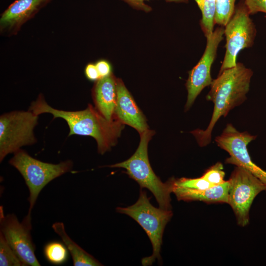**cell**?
<instances>
[{
    "label": "cell",
    "mask_w": 266,
    "mask_h": 266,
    "mask_svg": "<svg viewBox=\"0 0 266 266\" xmlns=\"http://www.w3.org/2000/svg\"><path fill=\"white\" fill-rule=\"evenodd\" d=\"M154 134V131L149 129L140 133L139 146L129 159L107 166L125 168L126 172L139 184L141 189L145 188L152 192L159 207L171 210L170 195L172 193L173 178L163 183L153 171L148 159V143Z\"/></svg>",
    "instance_id": "obj_3"
},
{
    "label": "cell",
    "mask_w": 266,
    "mask_h": 266,
    "mask_svg": "<svg viewBox=\"0 0 266 266\" xmlns=\"http://www.w3.org/2000/svg\"><path fill=\"white\" fill-rule=\"evenodd\" d=\"M256 137L248 132H240L233 125L228 124L215 141L220 148L229 153L230 157L226 159V164L244 168L266 186V171L252 161L248 151V144Z\"/></svg>",
    "instance_id": "obj_10"
},
{
    "label": "cell",
    "mask_w": 266,
    "mask_h": 266,
    "mask_svg": "<svg viewBox=\"0 0 266 266\" xmlns=\"http://www.w3.org/2000/svg\"><path fill=\"white\" fill-rule=\"evenodd\" d=\"M236 0H215L214 24L225 27L234 11Z\"/></svg>",
    "instance_id": "obj_18"
},
{
    "label": "cell",
    "mask_w": 266,
    "mask_h": 266,
    "mask_svg": "<svg viewBox=\"0 0 266 266\" xmlns=\"http://www.w3.org/2000/svg\"><path fill=\"white\" fill-rule=\"evenodd\" d=\"M31 229V217L26 215L20 222L14 214L5 215L3 206H0V232L24 266H40L34 253Z\"/></svg>",
    "instance_id": "obj_9"
},
{
    "label": "cell",
    "mask_w": 266,
    "mask_h": 266,
    "mask_svg": "<svg viewBox=\"0 0 266 266\" xmlns=\"http://www.w3.org/2000/svg\"><path fill=\"white\" fill-rule=\"evenodd\" d=\"M65 246L58 242H52L47 244L44 250L46 259L51 263L55 265L64 263L67 257V250Z\"/></svg>",
    "instance_id": "obj_20"
},
{
    "label": "cell",
    "mask_w": 266,
    "mask_h": 266,
    "mask_svg": "<svg viewBox=\"0 0 266 266\" xmlns=\"http://www.w3.org/2000/svg\"><path fill=\"white\" fill-rule=\"evenodd\" d=\"M117 101L114 116L124 124L129 125L140 134L148 128L145 116L122 80L116 79Z\"/></svg>",
    "instance_id": "obj_13"
},
{
    "label": "cell",
    "mask_w": 266,
    "mask_h": 266,
    "mask_svg": "<svg viewBox=\"0 0 266 266\" xmlns=\"http://www.w3.org/2000/svg\"><path fill=\"white\" fill-rule=\"evenodd\" d=\"M38 115L32 111L16 110L0 116V162L9 154L36 142L33 130Z\"/></svg>",
    "instance_id": "obj_6"
},
{
    "label": "cell",
    "mask_w": 266,
    "mask_h": 266,
    "mask_svg": "<svg viewBox=\"0 0 266 266\" xmlns=\"http://www.w3.org/2000/svg\"><path fill=\"white\" fill-rule=\"evenodd\" d=\"M128 3L134 9L143 10L146 12L152 10V8L145 3L144 1L148 0H122ZM166 2H188V0H165Z\"/></svg>",
    "instance_id": "obj_24"
},
{
    "label": "cell",
    "mask_w": 266,
    "mask_h": 266,
    "mask_svg": "<svg viewBox=\"0 0 266 266\" xmlns=\"http://www.w3.org/2000/svg\"><path fill=\"white\" fill-rule=\"evenodd\" d=\"M244 3L250 15L266 13V0H244Z\"/></svg>",
    "instance_id": "obj_23"
},
{
    "label": "cell",
    "mask_w": 266,
    "mask_h": 266,
    "mask_svg": "<svg viewBox=\"0 0 266 266\" xmlns=\"http://www.w3.org/2000/svg\"><path fill=\"white\" fill-rule=\"evenodd\" d=\"M253 74L250 68L237 63L235 66L225 69L213 80L206 96L208 101L214 103L210 122L205 130L197 129L192 132L200 146L210 143L212 132L218 120L245 100Z\"/></svg>",
    "instance_id": "obj_2"
},
{
    "label": "cell",
    "mask_w": 266,
    "mask_h": 266,
    "mask_svg": "<svg viewBox=\"0 0 266 266\" xmlns=\"http://www.w3.org/2000/svg\"><path fill=\"white\" fill-rule=\"evenodd\" d=\"M230 182L212 186L202 190H186L173 188L172 192L179 200L186 201H200L208 203H228Z\"/></svg>",
    "instance_id": "obj_15"
},
{
    "label": "cell",
    "mask_w": 266,
    "mask_h": 266,
    "mask_svg": "<svg viewBox=\"0 0 266 266\" xmlns=\"http://www.w3.org/2000/svg\"><path fill=\"white\" fill-rule=\"evenodd\" d=\"M54 232L60 236L71 256L74 266H100L102 265L92 255L88 253L66 233L62 222H56L52 225Z\"/></svg>",
    "instance_id": "obj_16"
},
{
    "label": "cell",
    "mask_w": 266,
    "mask_h": 266,
    "mask_svg": "<svg viewBox=\"0 0 266 266\" xmlns=\"http://www.w3.org/2000/svg\"><path fill=\"white\" fill-rule=\"evenodd\" d=\"M116 79L112 73L96 82L93 97L96 109L109 121L114 120L117 101Z\"/></svg>",
    "instance_id": "obj_14"
},
{
    "label": "cell",
    "mask_w": 266,
    "mask_h": 266,
    "mask_svg": "<svg viewBox=\"0 0 266 266\" xmlns=\"http://www.w3.org/2000/svg\"><path fill=\"white\" fill-rule=\"evenodd\" d=\"M86 78L92 81H97L100 78L95 64H88L85 68Z\"/></svg>",
    "instance_id": "obj_26"
},
{
    "label": "cell",
    "mask_w": 266,
    "mask_h": 266,
    "mask_svg": "<svg viewBox=\"0 0 266 266\" xmlns=\"http://www.w3.org/2000/svg\"><path fill=\"white\" fill-rule=\"evenodd\" d=\"M224 27H218L207 39L205 51L197 64L189 72L186 83L188 92L185 110H188L202 90L210 86L211 66L216 59L219 43L223 39Z\"/></svg>",
    "instance_id": "obj_11"
},
{
    "label": "cell",
    "mask_w": 266,
    "mask_h": 266,
    "mask_svg": "<svg viewBox=\"0 0 266 266\" xmlns=\"http://www.w3.org/2000/svg\"><path fill=\"white\" fill-rule=\"evenodd\" d=\"M228 203L237 224L245 227L249 222V211L255 198L266 191V186L244 168L236 166L230 179Z\"/></svg>",
    "instance_id": "obj_8"
},
{
    "label": "cell",
    "mask_w": 266,
    "mask_h": 266,
    "mask_svg": "<svg viewBox=\"0 0 266 266\" xmlns=\"http://www.w3.org/2000/svg\"><path fill=\"white\" fill-rule=\"evenodd\" d=\"M29 110L37 115L50 113L54 119H64L69 128L68 136L79 135L94 138L97 143L98 152L101 154L116 144L124 128V124L117 119L107 120L91 104L80 111L59 110L49 105L42 94L31 103Z\"/></svg>",
    "instance_id": "obj_1"
},
{
    "label": "cell",
    "mask_w": 266,
    "mask_h": 266,
    "mask_svg": "<svg viewBox=\"0 0 266 266\" xmlns=\"http://www.w3.org/2000/svg\"><path fill=\"white\" fill-rule=\"evenodd\" d=\"M225 175L222 164L217 162L208 168L202 176L214 186L224 183L225 181Z\"/></svg>",
    "instance_id": "obj_22"
},
{
    "label": "cell",
    "mask_w": 266,
    "mask_h": 266,
    "mask_svg": "<svg viewBox=\"0 0 266 266\" xmlns=\"http://www.w3.org/2000/svg\"><path fill=\"white\" fill-rule=\"evenodd\" d=\"M212 185L202 176L196 178H181L173 179L172 189H180L186 190H202L207 189Z\"/></svg>",
    "instance_id": "obj_21"
},
{
    "label": "cell",
    "mask_w": 266,
    "mask_h": 266,
    "mask_svg": "<svg viewBox=\"0 0 266 266\" xmlns=\"http://www.w3.org/2000/svg\"><path fill=\"white\" fill-rule=\"evenodd\" d=\"M140 189L139 198L134 204L127 207H118L116 211L132 218L145 231L151 242L153 253L150 256L143 258L141 264L144 266H151L156 260H161L163 234L172 212L153 206L146 191Z\"/></svg>",
    "instance_id": "obj_4"
},
{
    "label": "cell",
    "mask_w": 266,
    "mask_h": 266,
    "mask_svg": "<svg viewBox=\"0 0 266 266\" xmlns=\"http://www.w3.org/2000/svg\"><path fill=\"white\" fill-rule=\"evenodd\" d=\"M201 11L200 25L207 38L213 32L215 14V0H195Z\"/></svg>",
    "instance_id": "obj_17"
},
{
    "label": "cell",
    "mask_w": 266,
    "mask_h": 266,
    "mask_svg": "<svg viewBox=\"0 0 266 266\" xmlns=\"http://www.w3.org/2000/svg\"><path fill=\"white\" fill-rule=\"evenodd\" d=\"M9 163L21 173L28 187L30 207L27 216L29 217H31L32 210L42 189L52 180L70 171L73 167L70 160L57 164L45 163L22 149L14 153Z\"/></svg>",
    "instance_id": "obj_5"
},
{
    "label": "cell",
    "mask_w": 266,
    "mask_h": 266,
    "mask_svg": "<svg viewBox=\"0 0 266 266\" xmlns=\"http://www.w3.org/2000/svg\"><path fill=\"white\" fill-rule=\"evenodd\" d=\"M250 15L244 0H241L235 5L233 15L225 26L226 52L219 73L235 66L240 51L253 46L257 30Z\"/></svg>",
    "instance_id": "obj_7"
},
{
    "label": "cell",
    "mask_w": 266,
    "mask_h": 266,
    "mask_svg": "<svg viewBox=\"0 0 266 266\" xmlns=\"http://www.w3.org/2000/svg\"><path fill=\"white\" fill-rule=\"evenodd\" d=\"M51 0H16L1 15L0 33L8 36L17 34L25 23L33 18Z\"/></svg>",
    "instance_id": "obj_12"
},
{
    "label": "cell",
    "mask_w": 266,
    "mask_h": 266,
    "mask_svg": "<svg viewBox=\"0 0 266 266\" xmlns=\"http://www.w3.org/2000/svg\"><path fill=\"white\" fill-rule=\"evenodd\" d=\"M95 65L100 78L108 76L112 74L111 66L108 61L101 60L98 61Z\"/></svg>",
    "instance_id": "obj_25"
},
{
    "label": "cell",
    "mask_w": 266,
    "mask_h": 266,
    "mask_svg": "<svg viewBox=\"0 0 266 266\" xmlns=\"http://www.w3.org/2000/svg\"><path fill=\"white\" fill-rule=\"evenodd\" d=\"M0 266H24L23 263L17 256L0 232Z\"/></svg>",
    "instance_id": "obj_19"
}]
</instances>
